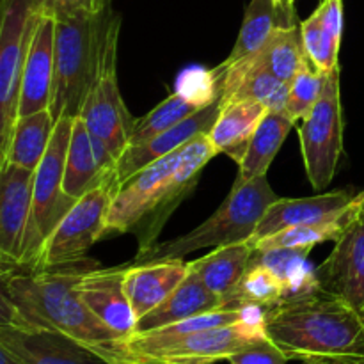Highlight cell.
<instances>
[{"instance_id": "1", "label": "cell", "mask_w": 364, "mask_h": 364, "mask_svg": "<svg viewBox=\"0 0 364 364\" xmlns=\"http://www.w3.org/2000/svg\"><path fill=\"white\" fill-rule=\"evenodd\" d=\"M95 267L100 265L87 258L41 269L2 265L0 320H20L59 331L110 363V352L119 336L96 318L77 294L80 276Z\"/></svg>"}, {"instance_id": "2", "label": "cell", "mask_w": 364, "mask_h": 364, "mask_svg": "<svg viewBox=\"0 0 364 364\" xmlns=\"http://www.w3.org/2000/svg\"><path fill=\"white\" fill-rule=\"evenodd\" d=\"M267 336L301 363L364 358V315L327 291L263 309Z\"/></svg>"}, {"instance_id": "3", "label": "cell", "mask_w": 364, "mask_h": 364, "mask_svg": "<svg viewBox=\"0 0 364 364\" xmlns=\"http://www.w3.org/2000/svg\"><path fill=\"white\" fill-rule=\"evenodd\" d=\"M121 18L112 2L96 14L55 20V68L50 112L53 119L77 117L91 92L107 48L119 38Z\"/></svg>"}, {"instance_id": "4", "label": "cell", "mask_w": 364, "mask_h": 364, "mask_svg": "<svg viewBox=\"0 0 364 364\" xmlns=\"http://www.w3.org/2000/svg\"><path fill=\"white\" fill-rule=\"evenodd\" d=\"M277 198L279 196L272 191L267 176L255 178L240 187H231L230 196L205 223L174 240L155 244L148 251L137 252L135 263L180 259L199 249L249 242Z\"/></svg>"}, {"instance_id": "5", "label": "cell", "mask_w": 364, "mask_h": 364, "mask_svg": "<svg viewBox=\"0 0 364 364\" xmlns=\"http://www.w3.org/2000/svg\"><path fill=\"white\" fill-rule=\"evenodd\" d=\"M263 309L255 308L244 320L230 326L198 331L153 347H114L110 364H213L230 361L249 345L267 340Z\"/></svg>"}, {"instance_id": "6", "label": "cell", "mask_w": 364, "mask_h": 364, "mask_svg": "<svg viewBox=\"0 0 364 364\" xmlns=\"http://www.w3.org/2000/svg\"><path fill=\"white\" fill-rule=\"evenodd\" d=\"M73 119L75 117H60L57 121L48 149L34 173L31 220H28L27 235H25L23 255L16 265L31 267L36 262L46 238L52 235L57 224L77 203V199L68 196L63 187Z\"/></svg>"}, {"instance_id": "7", "label": "cell", "mask_w": 364, "mask_h": 364, "mask_svg": "<svg viewBox=\"0 0 364 364\" xmlns=\"http://www.w3.org/2000/svg\"><path fill=\"white\" fill-rule=\"evenodd\" d=\"M299 141L309 183L323 191L333 181L343 153L340 68L327 73L318 103L299 124Z\"/></svg>"}, {"instance_id": "8", "label": "cell", "mask_w": 364, "mask_h": 364, "mask_svg": "<svg viewBox=\"0 0 364 364\" xmlns=\"http://www.w3.org/2000/svg\"><path fill=\"white\" fill-rule=\"evenodd\" d=\"M117 187L119 183L116 180L109 181L77 199L52 235L46 238L36 262L25 269L64 265L85 258V252L105 237L107 215Z\"/></svg>"}, {"instance_id": "9", "label": "cell", "mask_w": 364, "mask_h": 364, "mask_svg": "<svg viewBox=\"0 0 364 364\" xmlns=\"http://www.w3.org/2000/svg\"><path fill=\"white\" fill-rule=\"evenodd\" d=\"M39 13L31 0H2L0 18V149L18 119L21 73Z\"/></svg>"}, {"instance_id": "10", "label": "cell", "mask_w": 364, "mask_h": 364, "mask_svg": "<svg viewBox=\"0 0 364 364\" xmlns=\"http://www.w3.org/2000/svg\"><path fill=\"white\" fill-rule=\"evenodd\" d=\"M185 146L132 174L117 187L107 215L105 237L137 233L167 198L169 181Z\"/></svg>"}, {"instance_id": "11", "label": "cell", "mask_w": 364, "mask_h": 364, "mask_svg": "<svg viewBox=\"0 0 364 364\" xmlns=\"http://www.w3.org/2000/svg\"><path fill=\"white\" fill-rule=\"evenodd\" d=\"M117 39L107 48L98 78L78 116L87 124L91 134L119 159L130 146L135 117L128 112L117 82Z\"/></svg>"}, {"instance_id": "12", "label": "cell", "mask_w": 364, "mask_h": 364, "mask_svg": "<svg viewBox=\"0 0 364 364\" xmlns=\"http://www.w3.org/2000/svg\"><path fill=\"white\" fill-rule=\"evenodd\" d=\"M0 347L23 364H110L59 331L20 320H0Z\"/></svg>"}, {"instance_id": "13", "label": "cell", "mask_w": 364, "mask_h": 364, "mask_svg": "<svg viewBox=\"0 0 364 364\" xmlns=\"http://www.w3.org/2000/svg\"><path fill=\"white\" fill-rule=\"evenodd\" d=\"M361 192L336 191L311 198H277L263 215L251 240H259L295 226H311L340 220L358 212Z\"/></svg>"}, {"instance_id": "14", "label": "cell", "mask_w": 364, "mask_h": 364, "mask_svg": "<svg viewBox=\"0 0 364 364\" xmlns=\"http://www.w3.org/2000/svg\"><path fill=\"white\" fill-rule=\"evenodd\" d=\"M36 171L0 166V256L2 265H16L23 255L25 235L32 210Z\"/></svg>"}, {"instance_id": "15", "label": "cell", "mask_w": 364, "mask_h": 364, "mask_svg": "<svg viewBox=\"0 0 364 364\" xmlns=\"http://www.w3.org/2000/svg\"><path fill=\"white\" fill-rule=\"evenodd\" d=\"M116 164V156L91 134L82 117H75L64 167V192L71 198L80 199L100 185L117 181Z\"/></svg>"}, {"instance_id": "16", "label": "cell", "mask_w": 364, "mask_h": 364, "mask_svg": "<svg viewBox=\"0 0 364 364\" xmlns=\"http://www.w3.org/2000/svg\"><path fill=\"white\" fill-rule=\"evenodd\" d=\"M320 288L341 297L364 315V219L355 217L316 269Z\"/></svg>"}, {"instance_id": "17", "label": "cell", "mask_w": 364, "mask_h": 364, "mask_svg": "<svg viewBox=\"0 0 364 364\" xmlns=\"http://www.w3.org/2000/svg\"><path fill=\"white\" fill-rule=\"evenodd\" d=\"M127 267H95L82 274L77 283V294L82 302L119 338L130 336L137 327V316L124 290Z\"/></svg>"}, {"instance_id": "18", "label": "cell", "mask_w": 364, "mask_h": 364, "mask_svg": "<svg viewBox=\"0 0 364 364\" xmlns=\"http://www.w3.org/2000/svg\"><path fill=\"white\" fill-rule=\"evenodd\" d=\"M55 68V18L39 13L21 73L18 117L50 109Z\"/></svg>"}, {"instance_id": "19", "label": "cell", "mask_w": 364, "mask_h": 364, "mask_svg": "<svg viewBox=\"0 0 364 364\" xmlns=\"http://www.w3.org/2000/svg\"><path fill=\"white\" fill-rule=\"evenodd\" d=\"M217 155H219V151H217L215 146L210 142L208 134L198 135V137H194L191 142L185 144L183 155H181L180 162H178L173 176H171L167 198L164 199L160 208L153 213L151 219L135 233L139 237L137 252L148 251V249H151L153 245L156 244V237H159V233L162 231L164 224L167 223L171 213H173L174 210L181 205V201L194 191L205 166Z\"/></svg>"}, {"instance_id": "20", "label": "cell", "mask_w": 364, "mask_h": 364, "mask_svg": "<svg viewBox=\"0 0 364 364\" xmlns=\"http://www.w3.org/2000/svg\"><path fill=\"white\" fill-rule=\"evenodd\" d=\"M220 112V98L215 100L210 105L203 107L196 114L188 116L187 119L180 121L174 124L169 130L162 132V134L155 135L153 139L141 142V144H132L128 146L123 151V155L117 159L116 164V176L119 185L124 180L135 174L137 171L144 169L149 164L156 162L162 156L169 155V153L176 151L181 146L191 142L192 139L198 135L210 134V130L215 124L217 116Z\"/></svg>"}, {"instance_id": "21", "label": "cell", "mask_w": 364, "mask_h": 364, "mask_svg": "<svg viewBox=\"0 0 364 364\" xmlns=\"http://www.w3.org/2000/svg\"><path fill=\"white\" fill-rule=\"evenodd\" d=\"M188 272L191 262H185L183 258L128 265L124 272V290L137 320L166 301Z\"/></svg>"}, {"instance_id": "22", "label": "cell", "mask_w": 364, "mask_h": 364, "mask_svg": "<svg viewBox=\"0 0 364 364\" xmlns=\"http://www.w3.org/2000/svg\"><path fill=\"white\" fill-rule=\"evenodd\" d=\"M223 84H220V102H238V100H251L267 107L270 112H284L288 102L290 84H284L279 78L270 75L258 64L252 63L251 57L237 60V63L224 66Z\"/></svg>"}, {"instance_id": "23", "label": "cell", "mask_w": 364, "mask_h": 364, "mask_svg": "<svg viewBox=\"0 0 364 364\" xmlns=\"http://www.w3.org/2000/svg\"><path fill=\"white\" fill-rule=\"evenodd\" d=\"M301 34L309 60L323 73L338 70L343 36V0H320V6L301 21Z\"/></svg>"}, {"instance_id": "24", "label": "cell", "mask_w": 364, "mask_h": 364, "mask_svg": "<svg viewBox=\"0 0 364 364\" xmlns=\"http://www.w3.org/2000/svg\"><path fill=\"white\" fill-rule=\"evenodd\" d=\"M217 309H224L223 299L210 291L206 284L199 279L198 274L191 270L180 287L166 301L160 302L148 315L137 320L135 333L159 329V327L171 326V323L181 322V320L192 318L203 313L217 311Z\"/></svg>"}, {"instance_id": "25", "label": "cell", "mask_w": 364, "mask_h": 364, "mask_svg": "<svg viewBox=\"0 0 364 364\" xmlns=\"http://www.w3.org/2000/svg\"><path fill=\"white\" fill-rule=\"evenodd\" d=\"M269 112L265 105L251 100L238 102H220V112L215 124L210 130L208 139L215 149L240 166L247 153L252 135Z\"/></svg>"}, {"instance_id": "26", "label": "cell", "mask_w": 364, "mask_h": 364, "mask_svg": "<svg viewBox=\"0 0 364 364\" xmlns=\"http://www.w3.org/2000/svg\"><path fill=\"white\" fill-rule=\"evenodd\" d=\"M53 130L55 119L50 109L20 116L14 123L6 148L0 149V166L13 164L36 171L48 149Z\"/></svg>"}, {"instance_id": "27", "label": "cell", "mask_w": 364, "mask_h": 364, "mask_svg": "<svg viewBox=\"0 0 364 364\" xmlns=\"http://www.w3.org/2000/svg\"><path fill=\"white\" fill-rule=\"evenodd\" d=\"M255 247L251 240L240 244L220 245L213 252L191 262V270L198 274L199 279L206 284L210 291L219 295L224 301L228 294L237 287L240 277L251 263Z\"/></svg>"}, {"instance_id": "28", "label": "cell", "mask_w": 364, "mask_h": 364, "mask_svg": "<svg viewBox=\"0 0 364 364\" xmlns=\"http://www.w3.org/2000/svg\"><path fill=\"white\" fill-rule=\"evenodd\" d=\"M294 124V121L284 112H270L269 110L265 114L258 130L252 135V141L249 144L244 160L238 166V174L233 187H240V185L247 183L255 178L267 176L270 164L279 153L281 146L284 144Z\"/></svg>"}, {"instance_id": "29", "label": "cell", "mask_w": 364, "mask_h": 364, "mask_svg": "<svg viewBox=\"0 0 364 364\" xmlns=\"http://www.w3.org/2000/svg\"><path fill=\"white\" fill-rule=\"evenodd\" d=\"M299 23L301 21L290 20L274 0H251L245 9L244 21H242L233 50L223 64L230 66L237 60L252 55L265 45L267 39L274 34L276 28L291 27V25Z\"/></svg>"}, {"instance_id": "30", "label": "cell", "mask_w": 364, "mask_h": 364, "mask_svg": "<svg viewBox=\"0 0 364 364\" xmlns=\"http://www.w3.org/2000/svg\"><path fill=\"white\" fill-rule=\"evenodd\" d=\"M249 57L252 63L279 78L281 82L291 84L295 75L309 63L304 43H302L301 23L276 28L265 45Z\"/></svg>"}, {"instance_id": "31", "label": "cell", "mask_w": 364, "mask_h": 364, "mask_svg": "<svg viewBox=\"0 0 364 364\" xmlns=\"http://www.w3.org/2000/svg\"><path fill=\"white\" fill-rule=\"evenodd\" d=\"M284 301V283L272 269L249 263L237 287L224 297V309L272 308Z\"/></svg>"}, {"instance_id": "32", "label": "cell", "mask_w": 364, "mask_h": 364, "mask_svg": "<svg viewBox=\"0 0 364 364\" xmlns=\"http://www.w3.org/2000/svg\"><path fill=\"white\" fill-rule=\"evenodd\" d=\"M355 217H358V212L340 220H333V223L288 228V230L269 235V237L259 238V240H251V244L255 251H274V249H306V251H311L315 245L323 244V242H336Z\"/></svg>"}, {"instance_id": "33", "label": "cell", "mask_w": 364, "mask_h": 364, "mask_svg": "<svg viewBox=\"0 0 364 364\" xmlns=\"http://www.w3.org/2000/svg\"><path fill=\"white\" fill-rule=\"evenodd\" d=\"M198 110H201V107L192 103L191 100L185 98L183 95H180L178 91L171 92L164 102H160L159 105L153 110H149L146 116H142L141 119H135L134 130H132L130 137V146L141 144V142L148 141V139H153L155 135L169 130L174 124L187 119L188 116L196 114Z\"/></svg>"}, {"instance_id": "34", "label": "cell", "mask_w": 364, "mask_h": 364, "mask_svg": "<svg viewBox=\"0 0 364 364\" xmlns=\"http://www.w3.org/2000/svg\"><path fill=\"white\" fill-rule=\"evenodd\" d=\"M327 73L315 68V64L309 60L291 80L290 92H288V102L284 107V114L294 121L295 124L304 119L313 107L318 103L326 87Z\"/></svg>"}, {"instance_id": "35", "label": "cell", "mask_w": 364, "mask_h": 364, "mask_svg": "<svg viewBox=\"0 0 364 364\" xmlns=\"http://www.w3.org/2000/svg\"><path fill=\"white\" fill-rule=\"evenodd\" d=\"M36 11L45 16L59 18L80 16V14H96L105 9L110 0H31Z\"/></svg>"}, {"instance_id": "36", "label": "cell", "mask_w": 364, "mask_h": 364, "mask_svg": "<svg viewBox=\"0 0 364 364\" xmlns=\"http://www.w3.org/2000/svg\"><path fill=\"white\" fill-rule=\"evenodd\" d=\"M290 359L276 343L267 338L255 345H249L244 350L237 352L230 358V364H288Z\"/></svg>"}, {"instance_id": "37", "label": "cell", "mask_w": 364, "mask_h": 364, "mask_svg": "<svg viewBox=\"0 0 364 364\" xmlns=\"http://www.w3.org/2000/svg\"><path fill=\"white\" fill-rule=\"evenodd\" d=\"M274 2L277 4V7H279L290 20L299 21L297 13H295V2H297V0H274Z\"/></svg>"}, {"instance_id": "38", "label": "cell", "mask_w": 364, "mask_h": 364, "mask_svg": "<svg viewBox=\"0 0 364 364\" xmlns=\"http://www.w3.org/2000/svg\"><path fill=\"white\" fill-rule=\"evenodd\" d=\"M302 364H364L363 359H336V361H309Z\"/></svg>"}, {"instance_id": "39", "label": "cell", "mask_w": 364, "mask_h": 364, "mask_svg": "<svg viewBox=\"0 0 364 364\" xmlns=\"http://www.w3.org/2000/svg\"><path fill=\"white\" fill-rule=\"evenodd\" d=\"M0 364H23V363L18 361L11 352H7L6 348L0 347Z\"/></svg>"}, {"instance_id": "40", "label": "cell", "mask_w": 364, "mask_h": 364, "mask_svg": "<svg viewBox=\"0 0 364 364\" xmlns=\"http://www.w3.org/2000/svg\"><path fill=\"white\" fill-rule=\"evenodd\" d=\"M358 219H364V191L361 192V198H359V205H358Z\"/></svg>"}]
</instances>
